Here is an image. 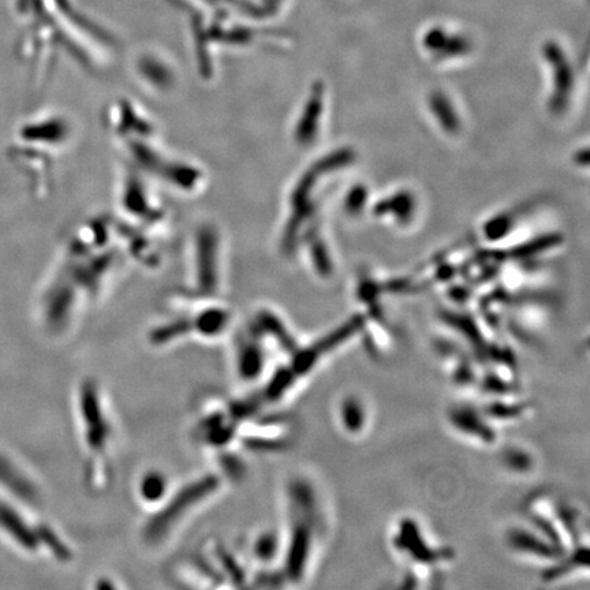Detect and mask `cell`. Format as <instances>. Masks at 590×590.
<instances>
[{
    "instance_id": "1",
    "label": "cell",
    "mask_w": 590,
    "mask_h": 590,
    "mask_svg": "<svg viewBox=\"0 0 590 590\" xmlns=\"http://www.w3.org/2000/svg\"><path fill=\"white\" fill-rule=\"evenodd\" d=\"M343 423H345L346 428L349 429L351 432L360 431L362 425H364V410H362V406L354 399H349L343 403Z\"/></svg>"
}]
</instances>
